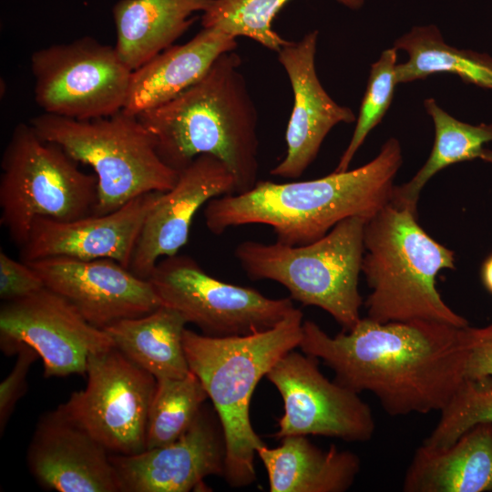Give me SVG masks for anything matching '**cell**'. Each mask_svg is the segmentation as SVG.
<instances>
[{
    "instance_id": "8",
    "label": "cell",
    "mask_w": 492,
    "mask_h": 492,
    "mask_svg": "<svg viewBox=\"0 0 492 492\" xmlns=\"http://www.w3.org/2000/svg\"><path fill=\"white\" fill-rule=\"evenodd\" d=\"M0 222L19 248L37 218L72 220L94 214L97 179L28 123L14 128L1 159Z\"/></svg>"
},
{
    "instance_id": "26",
    "label": "cell",
    "mask_w": 492,
    "mask_h": 492,
    "mask_svg": "<svg viewBox=\"0 0 492 492\" xmlns=\"http://www.w3.org/2000/svg\"><path fill=\"white\" fill-rule=\"evenodd\" d=\"M424 106L435 125L432 151L408 182L395 186L390 201L414 212L422 189L435 174L452 164L479 158L484 145L492 141V124L475 126L462 122L441 108L432 97L425 99Z\"/></svg>"
},
{
    "instance_id": "25",
    "label": "cell",
    "mask_w": 492,
    "mask_h": 492,
    "mask_svg": "<svg viewBox=\"0 0 492 492\" xmlns=\"http://www.w3.org/2000/svg\"><path fill=\"white\" fill-rule=\"evenodd\" d=\"M394 47L408 55L406 61L395 67L397 85L450 73L467 84L492 89V57L449 46L434 25L412 27L395 42Z\"/></svg>"
},
{
    "instance_id": "28",
    "label": "cell",
    "mask_w": 492,
    "mask_h": 492,
    "mask_svg": "<svg viewBox=\"0 0 492 492\" xmlns=\"http://www.w3.org/2000/svg\"><path fill=\"white\" fill-rule=\"evenodd\" d=\"M289 0H213L201 16L202 27L234 37L247 36L277 53L289 43L272 29V21ZM357 10L364 0H336Z\"/></svg>"
},
{
    "instance_id": "18",
    "label": "cell",
    "mask_w": 492,
    "mask_h": 492,
    "mask_svg": "<svg viewBox=\"0 0 492 492\" xmlns=\"http://www.w3.org/2000/svg\"><path fill=\"white\" fill-rule=\"evenodd\" d=\"M318 31L306 34L300 41H289L278 59L286 71L293 93L284 159L271 170L273 176L297 179L315 159L330 130L339 123L355 120L353 110L338 105L323 87L315 70Z\"/></svg>"
},
{
    "instance_id": "33",
    "label": "cell",
    "mask_w": 492,
    "mask_h": 492,
    "mask_svg": "<svg viewBox=\"0 0 492 492\" xmlns=\"http://www.w3.org/2000/svg\"><path fill=\"white\" fill-rule=\"evenodd\" d=\"M466 346L464 380L492 376V323L484 327H462Z\"/></svg>"
},
{
    "instance_id": "31",
    "label": "cell",
    "mask_w": 492,
    "mask_h": 492,
    "mask_svg": "<svg viewBox=\"0 0 492 492\" xmlns=\"http://www.w3.org/2000/svg\"><path fill=\"white\" fill-rule=\"evenodd\" d=\"M17 354L15 364L8 375L0 384V433L15 410L17 402L26 395L27 374L33 363L39 357L36 350L27 344H17L12 354Z\"/></svg>"
},
{
    "instance_id": "30",
    "label": "cell",
    "mask_w": 492,
    "mask_h": 492,
    "mask_svg": "<svg viewBox=\"0 0 492 492\" xmlns=\"http://www.w3.org/2000/svg\"><path fill=\"white\" fill-rule=\"evenodd\" d=\"M397 49L384 50L377 61L371 66L365 93L364 95L352 138L334 169L348 170L349 165L370 131L378 125L388 110L394 97Z\"/></svg>"
},
{
    "instance_id": "17",
    "label": "cell",
    "mask_w": 492,
    "mask_h": 492,
    "mask_svg": "<svg viewBox=\"0 0 492 492\" xmlns=\"http://www.w3.org/2000/svg\"><path fill=\"white\" fill-rule=\"evenodd\" d=\"M232 193H236V182L227 166L214 156H198L179 172L174 187L161 194L148 214L129 270L148 280L161 258L177 254L188 242L200 207Z\"/></svg>"
},
{
    "instance_id": "13",
    "label": "cell",
    "mask_w": 492,
    "mask_h": 492,
    "mask_svg": "<svg viewBox=\"0 0 492 492\" xmlns=\"http://www.w3.org/2000/svg\"><path fill=\"white\" fill-rule=\"evenodd\" d=\"M25 343L36 351L45 377L86 374L88 357L115 346L64 297L45 287L0 309V346L6 354Z\"/></svg>"
},
{
    "instance_id": "22",
    "label": "cell",
    "mask_w": 492,
    "mask_h": 492,
    "mask_svg": "<svg viewBox=\"0 0 492 492\" xmlns=\"http://www.w3.org/2000/svg\"><path fill=\"white\" fill-rule=\"evenodd\" d=\"M274 448L256 450L268 474L271 492H344L360 471V459L348 450L313 445L306 436H285Z\"/></svg>"
},
{
    "instance_id": "21",
    "label": "cell",
    "mask_w": 492,
    "mask_h": 492,
    "mask_svg": "<svg viewBox=\"0 0 492 492\" xmlns=\"http://www.w3.org/2000/svg\"><path fill=\"white\" fill-rule=\"evenodd\" d=\"M403 491H492V423L474 425L445 448L421 445L405 472Z\"/></svg>"
},
{
    "instance_id": "11",
    "label": "cell",
    "mask_w": 492,
    "mask_h": 492,
    "mask_svg": "<svg viewBox=\"0 0 492 492\" xmlns=\"http://www.w3.org/2000/svg\"><path fill=\"white\" fill-rule=\"evenodd\" d=\"M87 385L56 408L109 454L146 450L147 423L157 379L112 346L88 357Z\"/></svg>"
},
{
    "instance_id": "15",
    "label": "cell",
    "mask_w": 492,
    "mask_h": 492,
    "mask_svg": "<svg viewBox=\"0 0 492 492\" xmlns=\"http://www.w3.org/2000/svg\"><path fill=\"white\" fill-rule=\"evenodd\" d=\"M26 263L47 289L64 297L87 322L103 330L161 305L149 280L112 259L52 257Z\"/></svg>"
},
{
    "instance_id": "3",
    "label": "cell",
    "mask_w": 492,
    "mask_h": 492,
    "mask_svg": "<svg viewBox=\"0 0 492 492\" xmlns=\"http://www.w3.org/2000/svg\"><path fill=\"white\" fill-rule=\"evenodd\" d=\"M241 59L222 54L196 84L171 100L139 115L160 159L178 173L198 156L221 160L236 182V193L254 187L259 162L258 116Z\"/></svg>"
},
{
    "instance_id": "12",
    "label": "cell",
    "mask_w": 492,
    "mask_h": 492,
    "mask_svg": "<svg viewBox=\"0 0 492 492\" xmlns=\"http://www.w3.org/2000/svg\"><path fill=\"white\" fill-rule=\"evenodd\" d=\"M266 377L284 405L275 438L318 435L365 442L373 437L375 423L370 406L359 394L327 379L317 358L293 349L276 362Z\"/></svg>"
},
{
    "instance_id": "14",
    "label": "cell",
    "mask_w": 492,
    "mask_h": 492,
    "mask_svg": "<svg viewBox=\"0 0 492 492\" xmlns=\"http://www.w3.org/2000/svg\"><path fill=\"white\" fill-rule=\"evenodd\" d=\"M226 440L220 418L204 404L190 428L168 445L130 455L110 454L121 492L209 491L204 479L225 472Z\"/></svg>"
},
{
    "instance_id": "5",
    "label": "cell",
    "mask_w": 492,
    "mask_h": 492,
    "mask_svg": "<svg viewBox=\"0 0 492 492\" xmlns=\"http://www.w3.org/2000/svg\"><path fill=\"white\" fill-rule=\"evenodd\" d=\"M416 212L391 202L364 226L362 272L372 289L367 317L379 322L423 320L465 327L468 322L442 299L436 279L455 268V253L418 224Z\"/></svg>"
},
{
    "instance_id": "6",
    "label": "cell",
    "mask_w": 492,
    "mask_h": 492,
    "mask_svg": "<svg viewBox=\"0 0 492 492\" xmlns=\"http://www.w3.org/2000/svg\"><path fill=\"white\" fill-rule=\"evenodd\" d=\"M366 221L344 219L323 238L299 246L245 241L234 255L251 280L279 282L292 299L323 309L347 331L361 320L358 279Z\"/></svg>"
},
{
    "instance_id": "10",
    "label": "cell",
    "mask_w": 492,
    "mask_h": 492,
    "mask_svg": "<svg viewBox=\"0 0 492 492\" xmlns=\"http://www.w3.org/2000/svg\"><path fill=\"white\" fill-rule=\"evenodd\" d=\"M148 280L161 305L176 310L187 323L211 337L269 330L295 309L292 298L272 299L255 289L218 280L188 255L177 253L159 261Z\"/></svg>"
},
{
    "instance_id": "24",
    "label": "cell",
    "mask_w": 492,
    "mask_h": 492,
    "mask_svg": "<svg viewBox=\"0 0 492 492\" xmlns=\"http://www.w3.org/2000/svg\"><path fill=\"white\" fill-rule=\"evenodd\" d=\"M186 324L179 312L160 305L148 314L120 320L104 330L115 347L158 380L190 374L183 347Z\"/></svg>"
},
{
    "instance_id": "7",
    "label": "cell",
    "mask_w": 492,
    "mask_h": 492,
    "mask_svg": "<svg viewBox=\"0 0 492 492\" xmlns=\"http://www.w3.org/2000/svg\"><path fill=\"white\" fill-rule=\"evenodd\" d=\"M29 124L40 138L93 169L97 179L94 214L116 210L145 193L166 192L178 180L179 173L159 156L151 133L123 110L86 120L44 112Z\"/></svg>"
},
{
    "instance_id": "34",
    "label": "cell",
    "mask_w": 492,
    "mask_h": 492,
    "mask_svg": "<svg viewBox=\"0 0 492 492\" xmlns=\"http://www.w3.org/2000/svg\"><path fill=\"white\" fill-rule=\"evenodd\" d=\"M480 276L483 285L492 294V254L483 262Z\"/></svg>"
},
{
    "instance_id": "29",
    "label": "cell",
    "mask_w": 492,
    "mask_h": 492,
    "mask_svg": "<svg viewBox=\"0 0 492 492\" xmlns=\"http://www.w3.org/2000/svg\"><path fill=\"white\" fill-rule=\"evenodd\" d=\"M481 423H492V376L464 380L422 445L447 447Z\"/></svg>"
},
{
    "instance_id": "35",
    "label": "cell",
    "mask_w": 492,
    "mask_h": 492,
    "mask_svg": "<svg viewBox=\"0 0 492 492\" xmlns=\"http://www.w3.org/2000/svg\"><path fill=\"white\" fill-rule=\"evenodd\" d=\"M479 159H483L484 161L492 163V149L484 148Z\"/></svg>"
},
{
    "instance_id": "23",
    "label": "cell",
    "mask_w": 492,
    "mask_h": 492,
    "mask_svg": "<svg viewBox=\"0 0 492 492\" xmlns=\"http://www.w3.org/2000/svg\"><path fill=\"white\" fill-rule=\"evenodd\" d=\"M213 0H119L113 6L116 49L136 70L173 43L205 12Z\"/></svg>"
},
{
    "instance_id": "2",
    "label": "cell",
    "mask_w": 492,
    "mask_h": 492,
    "mask_svg": "<svg viewBox=\"0 0 492 492\" xmlns=\"http://www.w3.org/2000/svg\"><path fill=\"white\" fill-rule=\"evenodd\" d=\"M402 162L401 145L390 138L373 160L353 170L303 181L258 180L242 193L214 198L206 204L205 224L216 235L232 227L264 224L278 242L308 244L344 219L369 220L388 205Z\"/></svg>"
},
{
    "instance_id": "16",
    "label": "cell",
    "mask_w": 492,
    "mask_h": 492,
    "mask_svg": "<svg viewBox=\"0 0 492 492\" xmlns=\"http://www.w3.org/2000/svg\"><path fill=\"white\" fill-rule=\"evenodd\" d=\"M163 192L139 195L103 215L72 220H35L20 248L25 262L52 257L79 260L112 259L129 269L144 222Z\"/></svg>"
},
{
    "instance_id": "9",
    "label": "cell",
    "mask_w": 492,
    "mask_h": 492,
    "mask_svg": "<svg viewBox=\"0 0 492 492\" xmlns=\"http://www.w3.org/2000/svg\"><path fill=\"white\" fill-rule=\"evenodd\" d=\"M30 67L44 112L79 120L121 111L133 72L115 46L90 36L36 50Z\"/></svg>"
},
{
    "instance_id": "4",
    "label": "cell",
    "mask_w": 492,
    "mask_h": 492,
    "mask_svg": "<svg viewBox=\"0 0 492 492\" xmlns=\"http://www.w3.org/2000/svg\"><path fill=\"white\" fill-rule=\"evenodd\" d=\"M302 317L295 308L274 327L241 336L211 337L184 330L190 370L205 388L224 431L223 477L231 487H247L256 479V450L264 443L250 419L251 396L276 362L299 346Z\"/></svg>"
},
{
    "instance_id": "20",
    "label": "cell",
    "mask_w": 492,
    "mask_h": 492,
    "mask_svg": "<svg viewBox=\"0 0 492 492\" xmlns=\"http://www.w3.org/2000/svg\"><path fill=\"white\" fill-rule=\"evenodd\" d=\"M236 37L216 28L202 29L189 42L163 50L131 75L123 111L138 116L157 108L200 81Z\"/></svg>"
},
{
    "instance_id": "1",
    "label": "cell",
    "mask_w": 492,
    "mask_h": 492,
    "mask_svg": "<svg viewBox=\"0 0 492 492\" xmlns=\"http://www.w3.org/2000/svg\"><path fill=\"white\" fill-rule=\"evenodd\" d=\"M321 359L339 384L371 392L391 416L441 412L464 381L462 327L368 317L334 337L303 321L298 346Z\"/></svg>"
},
{
    "instance_id": "19",
    "label": "cell",
    "mask_w": 492,
    "mask_h": 492,
    "mask_svg": "<svg viewBox=\"0 0 492 492\" xmlns=\"http://www.w3.org/2000/svg\"><path fill=\"white\" fill-rule=\"evenodd\" d=\"M26 463L47 490L121 492L108 451L57 408L39 418Z\"/></svg>"
},
{
    "instance_id": "27",
    "label": "cell",
    "mask_w": 492,
    "mask_h": 492,
    "mask_svg": "<svg viewBox=\"0 0 492 492\" xmlns=\"http://www.w3.org/2000/svg\"><path fill=\"white\" fill-rule=\"evenodd\" d=\"M207 399L205 388L192 372L181 378L158 379L149 410L146 449L168 445L181 436Z\"/></svg>"
},
{
    "instance_id": "32",
    "label": "cell",
    "mask_w": 492,
    "mask_h": 492,
    "mask_svg": "<svg viewBox=\"0 0 492 492\" xmlns=\"http://www.w3.org/2000/svg\"><path fill=\"white\" fill-rule=\"evenodd\" d=\"M45 283L37 272L25 261H16L0 251V298L15 301L44 289Z\"/></svg>"
}]
</instances>
